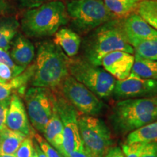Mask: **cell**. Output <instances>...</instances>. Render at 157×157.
Returning <instances> with one entry per match:
<instances>
[{
  "instance_id": "obj_1",
  "label": "cell",
  "mask_w": 157,
  "mask_h": 157,
  "mask_svg": "<svg viewBox=\"0 0 157 157\" xmlns=\"http://www.w3.org/2000/svg\"><path fill=\"white\" fill-rule=\"evenodd\" d=\"M114 51L135 52L124 31L122 19L110 20L96 28L84 41V58L95 66H101L103 57Z\"/></svg>"
},
{
  "instance_id": "obj_2",
  "label": "cell",
  "mask_w": 157,
  "mask_h": 157,
  "mask_svg": "<svg viewBox=\"0 0 157 157\" xmlns=\"http://www.w3.org/2000/svg\"><path fill=\"white\" fill-rule=\"evenodd\" d=\"M109 119L117 135H125L157 120V95L119 101Z\"/></svg>"
},
{
  "instance_id": "obj_3",
  "label": "cell",
  "mask_w": 157,
  "mask_h": 157,
  "mask_svg": "<svg viewBox=\"0 0 157 157\" xmlns=\"http://www.w3.org/2000/svg\"><path fill=\"white\" fill-rule=\"evenodd\" d=\"M69 58L60 47L52 42H43L37 50L32 87L57 89L69 74Z\"/></svg>"
},
{
  "instance_id": "obj_4",
  "label": "cell",
  "mask_w": 157,
  "mask_h": 157,
  "mask_svg": "<svg viewBox=\"0 0 157 157\" xmlns=\"http://www.w3.org/2000/svg\"><path fill=\"white\" fill-rule=\"evenodd\" d=\"M68 21L66 6L60 0H55L25 12L21 27L27 36L44 38L54 35Z\"/></svg>"
},
{
  "instance_id": "obj_5",
  "label": "cell",
  "mask_w": 157,
  "mask_h": 157,
  "mask_svg": "<svg viewBox=\"0 0 157 157\" xmlns=\"http://www.w3.org/2000/svg\"><path fill=\"white\" fill-rule=\"evenodd\" d=\"M69 74L84 84L101 99L112 96L116 81L112 75L101 66H95L83 58H70Z\"/></svg>"
},
{
  "instance_id": "obj_6",
  "label": "cell",
  "mask_w": 157,
  "mask_h": 157,
  "mask_svg": "<svg viewBox=\"0 0 157 157\" xmlns=\"http://www.w3.org/2000/svg\"><path fill=\"white\" fill-rule=\"evenodd\" d=\"M66 10L74 28L82 34L117 18L102 0H72L66 5Z\"/></svg>"
},
{
  "instance_id": "obj_7",
  "label": "cell",
  "mask_w": 157,
  "mask_h": 157,
  "mask_svg": "<svg viewBox=\"0 0 157 157\" xmlns=\"http://www.w3.org/2000/svg\"><path fill=\"white\" fill-rule=\"evenodd\" d=\"M78 129L84 148L95 157H104L113 147L109 127L93 116L78 115Z\"/></svg>"
},
{
  "instance_id": "obj_8",
  "label": "cell",
  "mask_w": 157,
  "mask_h": 157,
  "mask_svg": "<svg viewBox=\"0 0 157 157\" xmlns=\"http://www.w3.org/2000/svg\"><path fill=\"white\" fill-rule=\"evenodd\" d=\"M57 90L75 108L78 115L95 117L105 108L101 98L71 75L65 78Z\"/></svg>"
},
{
  "instance_id": "obj_9",
  "label": "cell",
  "mask_w": 157,
  "mask_h": 157,
  "mask_svg": "<svg viewBox=\"0 0 157 157\" xmlns=\"http://www.w3.org/2000/svg\"><path fill=\"white\" fill-rule=\"evenodd\" d=\"M24 100L31 125L43 134L53 113V92L49 88L31 87L25 91Z\"/></svg>"
},
{
  "instance_id": "obj_10",
  "label": "cell",
  "mask_w": 157,
  "mask_h": 157,
  "mask_svg": "<svg viewBox=\"0 0 157 157\" xmlns=\"http://www.w3.org/2000/svg\"><path fill=\"white\" fill-rule=\"evenodd\" d=\"M52 90L54 94L55 105L63 126L64 157H68L70 153L83 146L78 129V113L58 90Z\"/></svg>"
},
{
  "instance_id": "obj_11",
  "label": "cell",
  "mask_w": 157,
  "mask_h": 157,
  "mask_svg": "<svg viewBox=\"0 0 157 157\" xmlns=\"http://www.w3.org/2000/svg\"><path fill=\"white\" fill-rule=\"evenodd\" d=\"M157 95V81L141 78L131 72L125 79L116 81L112 97L116 101Z\"/></svg>"
},
{
  "instance_id": "obj_12",
  "label": "cell",
  "mask_w": 157,
  "mask_h": 157,
  "mask_svg": "<svg viewBox=\"0 0 157 157\" xmlns=\"http://www.w3.org/2000/svg\"><path fill=\"white\" fill-rule=\"evenodd\" d=\"M134 62L135 56L132 54L124 51H114L103 57L101 66L113 77L123 80L130 74Z\"/></svg>"
},
{
  "instance_id": "obj_13",
  "label": "cell",
  "mask_w": 157,
  "mask_h": 157,
  "mask_svg": "<svg viewBox=\"0 0 157 157\" xmlns=\"http://www.w3.org/2000/svg\"><path fill=\"white\" fill-rule=\"evenodd\" d=\"M6 126L12 130L22 132L26 136L31 135L32 129L29 124L25 105L21 96L17 94H13L10 97Z\"/></svg>"
},
{
  "instance_id": "obj_14",
  "label": "cell",
  "mask_w": 157,
  "mask_h": 157,
  "mask_svg": "<svg viewBox=\"0 0 157 157\" xmlns=\"http://www.w3.org/2000/svg\"><path fill=\"white\" fill-rule=\"evenodd\" d=\"M122 23L128 42L132 39H157V30L146 22L138 13H131L122 19Z\"/></svg>"
},
{
  "instance_id": "obj_15",
  "label": "cell",
  "mask_w": 157,
  "mask_h": 157,
  "mask_svg": "<svg viewBox=\"0 0 157 157\" xmlns=\"http://www.w3.org/2000/svg\"><path fill=\"white\" fill-rule=\"evenodd\" d=\"M11 58L16 65L26 68L35 56V49L32 42L23 35L17 34L10 44Z\"/></svg>"
},
{
  "instance_id": "obj_16",
  "label": "cell",
  "mask_w": 157,
  "mask_h": 157,
  "mask_svg": "<svg viewBox=\"0 0 157 157\" xmlns=\"http://www.w3.org/2000/svg\"><path fill=\"white\" fill-rule=\"evenodd\" d=\"M43 135L45 140L64 157L63 126L61 119L55 105V102L53 113L45 127Z\"/></svg>"
},
{
  "instance_id": "obj_17",
  "label": "cell",
  "mask_w": 157,
  "mask_h": 157,
  "mask_svg": "<svg viewBox=\"0 0 157 157\" xmlns=\"http://www.w3.org/2000/svg\"><path fill=\"white\" fill-rule=\"evenodd\" d=\"M53 42L60 47L68 58H73L78 52L82 39L75 31L68 28H62L55 34Z\"/></svg>"
},
{
  "instance_id": "obj_18",
  "label": "cell",
  "mask_w": 157,
  "mask_h": 157,
  "mask_svg": "<svg viewBox=\"0 0 157 157\" xmlns=\"http://www.w3.org/2000/svg\"><path fill=\"white\" fill-rule=\"evenodd\" d=\"M26 137L22 132L5 127L0 131V154H15Z\"/></svg>"
},
{
  "instance_id": "obj_19",
  "label": "cell",
  "mask_w": 157,
  "mask_h": 157,
  "mask_svg": "<svg viewBox=\"0 0 157 157\" xmlns=\"http://www.w3.org/2000/svg\"><path fill=\"white\" fill-rule=\"evenodd\" d=\"M21 24L14 17H0V48L9 50L12 41L17 34Z\"/></svg>"
},
{
  "instance_id": "obj_20",
  "label": "cell",
  "mask_w": 157,
  "mask_h": 157,
  "mask_svg": "<svg viewBox=\"0 0 157 157\" xmlns=\"http://www.w3.org/2000/svg\"><path fill=\"white\" fill-rule=\"evenodd\" d=\"M157 141V120L129 133L125 144L136 143H148Z\"/></svg>"
},
{
  "instance_id": "obj_21",
  "label": "cell",
  "mask_w": 157,
  "mask_h": 157,
  "mask_svg": "<svg viewBox=\"0 0 157 157\" xmlns=\"http://www.w3.org/2000/svg\"><path fill=\"white\" fill-rule=\"evenodd\" d=\"M131 72L141 78L157 81V60L142 58L135 56Z\"/></svg>"
},
{
  "instance_id": "obj_22",
  "label": "cell",
  "mask_w": 157,
  "mask_h": 157,
  "mask_svg": "<svg viewBox=\"0 0 157 157\" xmlns=\"http://www.w3.org/2000/svg\"><path fill=\"white\" fill-rule=\"evenodd\" d=\"M129 43L134 49L135 56L142 58L157 60V39H132L129 40Z\"/></svg>"
},
{
  "instance_id": "obj_23",
  "label": "cell",
  "mask_w": 157,
  "mask_h": 157,
  "mask_svg": "<svg viewBox=\"0 0 157 157\" xmlns=\"http://www.w3.org/2000/svg\"><path fill=\"white\" fill-rule=\"evenodd\" d=\"M105 5L115 17H126L136 11L137 0H104Z\"/></svg>"
},
{
  "instance_id": "obj_24",
  "label": "cell",
  "mask_w": 157,
  "mask_h": 157,
  "mask_svg": "<svg viewBox=\"0 0 157 157\" xmlns=\"http://www.w3.org/2000/svg\"><path fill=\"white\" fill-rule=\"evenodd\" d=\"M34 71V64L29 65L21 74L15 76L8 81L13 87L14 93L13 94H17L19 96H24L25 91L27 90V86L32 79Z\"/></svg>"
},
{
  "instance_id": "obj_25",
  "label": "cell",
  "mask_w": 157,
  "mask_h": 157,
  "mask_svg": "<svg viewBox=\"0 0 157 157\" xmlns=\"http://www.w3.org/2000/svg\"><path fill=\"white\" fill-rule=\"evenodd\" d=\"M31 136L34 137V140L39 144V147L44 153L47 157H63L56 148H53L42 136L38 133L35 132L34 130L31 131Z\"/></svg>"
},
{
  "instance_id": "obj_26",
  "label": "cell",
  "mask_w": 157,
  "mask_h": 157,
  "mask_svg": "<svg viewBox=\"0 0 157 157\" xmlns=\"http://www.w3.org/2000/svg\"><path fill=\"white\" fill-rule=\"evenodd\" d=\"M0 63H4L12 68L13 71V77L21 74L25 68L23 66L16 65L11 58L8 50L0 48Z\"/></svg>"
},
{
  "instance_id": "obj_27",
  "label": "cell",
  "mask_w": 157,
  "mask_h": 157,
  "mask_svg": "<svg viewBox=\"0 0 157 157\" xmlns=\"http://www.w3.org/2000/svg\"><path fill=\"white\" fill-rule=\"evenodd\" d=\"M34 148L33 138L31 135H29L22 141L14 155L16 157H31Z\"/></svg>"
},
{
  "instance_id": "obj_28",
  "label": "cell",
  "mask_w": 157,
  "mask_h": 157,
  "mask_svg": "<svg viewBox=\"0 0 157 157\" xmlns=\"http://www.w3.org/2000/svg\"><path fill=\"white\" fill-rule=\"evenodd\" d=\"M137 13H138L146 22H148L152 27L157 30V14L154 12L148 10L143 7L137 6L136 9Z\"/></svg>"
},
{
  "instance_id": "obj_29",
  "label": "cell",
  "mask_w": 157,
  "mask_h": 157,
  "mask_svg": "<svg viewBox=\"0 0 157 157\" xmlns=\"http://www.w3.org/2000/svg\"><path fill=\"white\" fill-rule=\"evenodd\" d=\"M144 144L145 143H136L131 145L124 144L121 149L125 155V157H139Z\"/></svg>"
},
{
  "instance_id": "obj_30",
  "label": "cell",
  "mask_w": 157,
  "mask_h": 157,
  "mask_svg": "<svg viewBox=\"0 0 157 157\" xmlns=\"http://www.w3.org/2000/svg\"><path fill=\"white\" fill-rule=\"evenodd\" d=\"M10 102V98L0 101V131L7 127L6 120H7Z\"/></svg>"
},
{
  "instance_id": "obj_31",
  "label": "cell",
  "mask_w": 157,
  "mask_h": 157,
  "mask_svg": "<svg viewBox=\"0 0 157 157\" xmlns=\"http://www.w3.org/2000/svg\"><path fill=\"white\" fill-rule=\"evenodd\" d=\"M139 157H157V141L145 143Z\"/></svg>"
},
{
  "instance_id": "obj_32",
  "label": "cell",
  "mask_w": 157,
  "mask_h": 157,
  "mask_svg": "<svg viewBox=\"0 0 157 157\" xmlns=\"http://www.w3.org/2000/svg\"><path fill=\"white\" fill-rule=\"evenodd\" d=\"M14 12V7L9 0H0V17L10 16Z\"/></svg>"
},
{
  "instance_id": "obj_33",
  "label": "cell",
  "mask_w": 157,
  "mask_h": 157,
  "mask_svg": "<svg viewBox=\"0 0 157 157\" xmlns=\"http://www.w3.org/2000/svg\"><path fill=\"white\" fill-rule=\"evenodd\" d=\"M13 90L9 82L0 83V101L7 99L13 95Z\"/></svg>"
},
{
  "instance_id": "obj_34",
  "label": "cell",
  "mask_w": 157,
  "mask_h": 157,
  "mask_svg": "<svg viewBox=\"0 0 157 157\" xmlns=\"http://www.w3.org/2000/svg\"><path fill=\"white\" fill-rule=\"evenodd\" d=\"M13 78V71L8 66L0 63V78L5 82H8Z\"/></svg>"
},
{
  "instance_id": "obj_35",
  "label": "cell",
  "mask_w": 157,
  "mask_h": 157,
  "mask_svg": "<svg viewBox=\"0 0 157 157\" xmlns=\"http://www.w3.org/2000/svg\"><path fill=\"white\" fill-rule=\"evenodd\" d=\"M137 6L154 12L157 14V0H146V1L140 2Z\"/></svg>"
},
{
  "instance_id": "obj_36",
  "label": "cell",
  "mask_w": 157,
  "mask_h": 157,
  "mask_svg": "<svg viewBox=\"0 0 157 157\" xmlns=\"http://www.w3.org/2000/svg\"><path fill=\"white\" fill-rule=\"evenodd\" d=\"M68 157H95L87 149L84 148V145L79 149L70 153Z\"/></svg>"
},
{
  "instance_id": "obj_37",
  "label": "cell",
  "mask_w": 157,
  "mask_h": 157,
  "mask_svg": "<svg viewBox=\"0 0 157 157\" xmlns=\"http://www.w3.org/2000/svg\"><path fill=\"white\" fill-rule=\"evenodd\" d=\"M104 157H125L122 149L119 146L112 147Z\"/></svg>"
},
{
  "instance_id": "obj_38",
  "label": "cell",
  "mask_w": 157,
  "mask_h": 157,
  "mask_svg": "<svg viewBox=\"0 0 157 157\" xmlns=\"http://www.w3.org/2000/svg\"><path fill=\"white\" fill-rule=\"evenodd\" d=\"M33 141H34V146L35 149H36L37 154H38V157H47L46 155L44 154V153L42 151V150L41 149L40 147H39L38 143H37L36 141L34 140V138L33 139Z\"/></svg>"
},
{
  "instance_id": "obj_39",
  "label": "cell",
  "mask_w": 157,
  "mask_h": 157,
  "mask_svg": "<svg viewBox=\"0 0 157 157\" xmlns=\"http://www.w3.org/2000/svg\"><path fill=\"white\" fill-rule=\"evenodd\" d=\"M23 3L26 4V5H37V4L41 3L43 0H21Z\"/></svg>"
},
{
  "instance_id": "obj_40",
  "label": "cell",
  "mask_w": 157,
  "mask_h": 157,
  "mask_svg": "<svg viewBox=\"0 0 157 157\" xmlns=\"http://www.w3.org/2000/svg\"><path fill=\"white\" fill-rule=\"evenodd\" d=\"M0 157H16L14 154H0Z\"/></svg>"
},
{
  "instance_id": "obj_41",
  "label": "cell",
  "mask_w": 157,
  "mask_h": 157,
  "mask_svg": "<svg viewBox=\"0 0 157 157\" xmlns=\"http://www.w3.org/2000/svg\"><path fill=\"white\" fill-rule=\"evenodd\" d=\"M31 157H38V154H37V152H36V149H35V148H34V150H33L32 154H31Z\"/></svg>"
},
{
  "instance_id": "obj_42",
  "label": "cell",
  "mask_w": 157,
  "mask_h": 157,
  "mask_svg": "<svg viewBox=\"0 0 157 157\" xmlns=\"http://www.w3.org/2000/svg\"><path fill=\"white\" fill-rule=\"evenodd\" d=\"M5 82H7L4 81V80H2V79H1V78H0V83H5Z\"/></svg>"
},
{
  "instance_id": "obj_43",
  "label": "cell",
  "mask_w": 157,
  "mask_h": 157,
  "mask_svg": "<svg viewBox=\"0 0 157 157\" xmlns=\"http://www.w3.org/2000/svg\"><path fill=\"white\" fill-rule=\"evenodd\" d=\"M137 2H142V1H146V0H137Z\"/></svg>"
}]
</instances>
